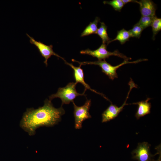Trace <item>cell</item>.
Here are the masks:
<instances>
[{
  "label": "cell",
  "mask_w": 161,
  "mask_h": 161,
  "mask_svg": "<svg viewBox=\"0 0 161 161\" xmlns=\"http://www.w3.org/2000/svg\"><path fill=\"white\" fill-rule=\"evenodd\" d=\"M104 4H107L111 6L116 11H120L124 4L122 0H112L109 1H104Z\"/></svg>",
  "instance_id": "obj_18"
},
{
  "label": "cell",
  "mask_w": 161,
  "mask_h": 161,
  "mask_svg": "<svg viewBox=\"0 0 161 161\" xmlns=\"http://www.w3.org/2000/svg\"><path fill=\"white\" fill-rule=\"evenodd\" d=\"M154 17L142 16L137 23L144 29L151 26L153 18Z\"/></svg>",
  "instance_id": "obj_17"
},
{
  "label": "cell",
  "mask_w": 161,
  "mask_h": 161,
  "mask_svg": "<svg viewBox=\"0 0 161 161\" xmlns=\"http://www.w3.org/2000/svg\"><path fill=\"white\" fill-rule=\"evenodd\" d=\"M129 85L130 87L129 90L124 103L120 107H118L115 105L111 103L102 114V123L106 122L115 118L123 110L124 106L127 104L126 103L129 98L130 91L133 88H137V86L131 79L129 83Z\"/></svg>",
  "instance_id": "obj_6"
},
{
  "label": "cell",
  "mask_w": 161,
  "mask_h": 161,
  "mask_svg": "<svg viewBox=\"0 0 161 161\" xmlns=\"http://www.w3.org/2000/svg\"><path fill=\"white\" fill-rule=\"evenodd\" d=\"M140 6L142 16L154 17L155 16L156 7L153 2L150 0H142L138 2Z\"/></svg>",
  "instance_id": "obj_10"
},
{
  "label": "cell",
  "mask_w": 161,
  "mask_h": 161,
  "mask_svg": "<svg viewBox=\"0 0 161 161\" xmlns=\"http://www.w3.org/2000/svg\"><path fill=\"white\" fill-rule=\"evenodd\" d=\"M77 84L75 82H70L64 87L59 88L56 93L49 96V100H52L55 98H60L62 101V106L63 104H68L74 102V100L79 96H85L84 90L82 94L78 93L76 90Z\"/></svg>",
  "instance_id": "obj_3"
},
{
  "label": "cell",
  "mask_w": 161,
  "mask_h": 161,
  "mask_svg": "<svg viewBox=\"0 0 161 161\" xmlns=\"http://www.w3.org/2000/svg\"><path fill=\"white\" fill-rule=\"evenodd\" d=\"M151 26L153 32L152 38L154 40L156 34L161 30V18H158L156 16L153 19Z\"/></svg>",
  "instance_id": "obj_15"
},
{
  "label": "cell",
  "mask_w": 161,
  "mask_h": 161,
  "mask_svg": "<svg viewBox=\"0 0 161 161\" xmlns=\"http://www.w3.org/2000/svg\"><path fill=\"white\" fill-rule=\"evenodd\" d=\"M26 34L30 38V43L34 45L37 48L41 55L44 58V63L46 66H47L48 65V59L52 55H55L58 58H61L64 60L54 51L52 45H47L40 41H36L33 38L30 36L27 33Z\"/></svg>",
  "instance_id": "obj_7"
},
{
  "label": "cell",
  "mask_w": 161,
  "mask_h": 161,
  "mask_svg": "<svg viewBox=\"0 0 161 161\" xmlns=\"http://www.w3.org/2000/svg\"><path fill=\"white\" fill-rule=\"evenodd\" d=\"M75 118V127L76 129H81L83 122L86 119L91 118L89 112L91 105V100L87 99L84 104L81 106H78L74 102H72Z\"/></svg>",
  "instance_id": "obj_5"
},
{
  "label": "cell",
  "mask_w": 161,
  "mask_h": 161,
  "mask_svg": "<svg viewBox=\"0 0 161 161\" xmlns=\"http://www.w3.org/2000/svg\"><path fill=\"white\" fill-rule=\"evenodd\" d=\"M123 2L125 5L128 3L130 2H135L137 3L138 1L136 0H122Z\"/></svg>",
  "instance_id": "obj_19"
},
{
  "label": "cell",
  "mask_w": 161,
  "mask_h": 161,
  "mask_svg": "<svg viewBox=\"0 0 161 161\" xmlns=\"http://www.w3.org/2000/svg\"><path fill=\"white\" fill-rule=\"evenodd\" d=\"M100 25L97 29L96 33L101 38L102 41V43L109 44L110 38L108 36L107 33V27L103 22H100Z\"/></svg>",
  "instance_id": "obj_13"
},
{
  "label": "cell",
  "mask_w": 161,
  "mask_h": 161,
  "mask_svg": "<svg viewBox=\"0 0 161 161\" xmlns=\"http://www.w3.org/2000/svg\"><path fill=\"white\" fill-rule=\"evenodd\" d=\"M157 161H160V159H159Z\"/></svg>",
  "instance_id": "obj_20"
},
{
  "label": "cell",
  "mask_w": 161,
  "mask_h": 161,
  "mask_svg": "<svg viewBox=\"0 0 161 161\" xmlns=\"http://www.w3.org/2000/svg\"><path fill=\"white\" fill-rule=\"evenodd\" d=\"M150 146L146 142L139 143L137 148L133 152L134 157L139 161H148L151 156L150 152Z\"/></svg>",
  "instance_id": "obj_9"
},
{
  "label": "cell",
  "mask_w": 161,
  "mask_h": 161,
  "mask_svg": "<svg viewBox=\"0 0 161 161\" xmlns=\"http://www.w3.org/2000/svg\"><path fill=\"white\" fill-rule=\"evenodd\" d=\"M143 30L142 27L137 23L134 26L132 29L129 30L130 37L139 38Z\"/></svg>",
  "instance_id": "obj_16"
},
{
  "label": "cell",
  "mask_w": 161,
  "mask_h": 161,
  "mask_svg": "<svg viewBox=\"0 0 161 161\" xmlns=\"http://www.w3.org/2000/svg\"><path fill=\"white\" fill-rule=\"evenodd\" d=\"M65 113L62 106L56 108L51 100L46 99L42 106L37 109H27L20 121V126L29 135L33 136L36 129L41 127H51L58 124Z\"/></svg>",
  "instance_id": "obj_1"
},
{
  "label": "cell",
  "mask_w": 161,
  "mask_h": 161,
  "mask_svg": "<svg viewBox=\"0 0 161 161\" xmlns=\"http://www.w3.org/2000/svg\"><path fill=\"white\" fill-rule=\"evenodd\" d=\"M100 20L98 17H96L94 21L91 22L85 28L81 33L80 36L84 37L93 34H96L97 30V24Z\"/></svg>",
  "instance_id": "obj_12"
},
{
  "label": "cell",
  "mask_w": 161,
  "mask_h": 161,
  "mask_svg": "<svg viewBox=\"0 0 161 161\" xmlns=\"http://www.w3.org/2000/svg\"><path fill=\"white\" fill-rule=\"evenodd\" d=\"M64 61L66 64L69 65L73 69L74 71V77L75 81V83L77 84L78 83H81L85 87V90L86 91V89H88L101 95L107 100H109L103 94L98 92L95 90L92 89L90 86L86 83L84 80V75L83 70L81 68V65H80L78 67L75 66L72 64L67 62L65 60H64Z\"/></svg>",
  "instance_id": "obj_8"
},
{
  "label": "cell",
  "mask_w": 161,
  "mask_h": 161,
  "mask_svg": "<svg viewBox=\"0 0 161 161\" xmlns=\"http://www.w3.org/2000/svg\"><path fill=\"white\" fill-rule=\"evenodd\" d=\"M150 99L149 98H147L145 101L133 103L138 106L137 110L135 115V117L137 119L150 113L151 105V103L148 102Z\"/></svg>",
  "instance_id": "obj_11"
},
{
  "label": "cell",
  "mask_w": 161,
  "mask_h": 161,
  "mask_svg": "<svg viewBox=\"0 0 161 161\" xmlns=\"http://www.w3.org/2000/svg\"><path fill=\"white\" fill-rule=\"evenodd\" d=\"M148 60L147 59H140L132 61H129L128 60H124L122 63L116 66L112 65L106 62L105 60H98L94 61L80 62L73 59L72 61L73 62H78L81 65L86 64L98 65L101 68L103 72L107 75L109 79L113 80L115 78H118L117 74L116 72L117 69L123 65L128 64L137 63L141 61H146Z\"/></svg>",
  "instance_id": "obj_2"
},
{
  "label": "cell",
  "mask_w": 161,
  "mask_h": 161,
  "mask_svg": "<svg viewBox=\"0 0 161 161\" xmlns=\"http://www.w3.org/2000/svg\"><path fill=\"white\" fill-rule=\"evenodd\" d=\"M106 44L102 43L100 47L95 50H91L89 49L81 51L80 53L81 54H87L97 58L98 60H105L112 55L117 56L122 58L124 60H131V58L120 52L117 50L113 52H111L107 50Z\"/></svg>",
  "instance_id": "obj_4"
},
{
  "label": "cell",
  "mask_w": 161,
  "mask_h": 161,
  "mask_svg": "<svg viewBox=\"0 0 161 161\" xmlns=\"http://www.w3.org/2000/svg\"><path fill=\"white\" fill-rule=\"evenodd\" d=\"M130 35L129 31H127L124 29L118 31L117 35L115 38L109 41V44L111 42L118 40L121 44H123L126 42L129 41L130 38Z\"/></svg>",
  "instance_id": "obj_14"
}]
</instances>
